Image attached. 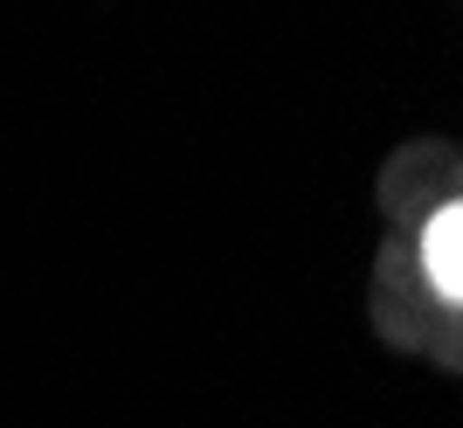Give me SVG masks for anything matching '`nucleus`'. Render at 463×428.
I'll list each match as a JSON object with an SVG mask.
<instances>
[{
  "label": "nucleus",
  "instance_id": "f257e3e1",
  "mask_svg": "<svg viewBox=\"0 0 463 428\" xmlns=\"http://www.w3.org/2000/svg\"><path fill=\"white\" fill-rule=\"evenodd\" d=\"M422 270L429 284L443 297H457L463 304V200L443 214H429V228H422Z\"/></svg>",
  "mask_w": 463,
  "mask_h": 428
}]
</instances>
